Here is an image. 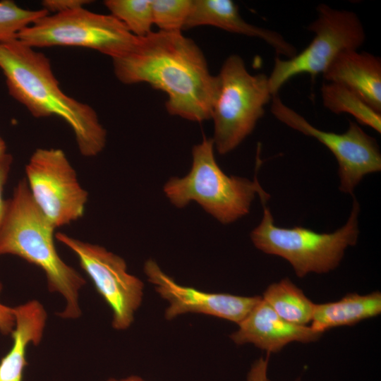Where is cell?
<instances>
[{
  "label": "cell",
  "instance_id": "obj_8",
  "mask_svg": "<svg viewBox=\"0 0 381 381\" xmlns=\"http://www.w3.org/2000/svg\"><path fill=\"white\" fill-rule=\"evenodd\" d=\"M317 19L308 26L315 34L308 46L291 58H275L268 76L272 96L293 77L302 73L312 76L323 74L341 53L357 50L363 44L364 28L355 13L324 4L317 7Z\"/></svg>",
  "mask_w": 381,
  "mask_h": 381
},
{
  "label": "cell",
  "instance_id": "obj_28",
  "mask_svg": "<svg viewBox=\"0 0 381 381\" xmlns=\"http://www.w3.org/2000/svg\"><path fill=\"white\" fill-rule=\"evenodd\" d=\"M6 154L7 152L6 143L3 138L0 136V159Z\"/></svg>",
  "mask_w": 381,
  "mask_h": 381
},
{
  "label": "cell",
  "instance_id": "obj_21",
  "mask_svg": "<svg viewBox=\"0 0 381 381\" xmlns=\"http://www.w3.org/2000/svg\"><path fill=\"white\" fill-rule=\"evenodd\" d=\"M49 14L44 8L31 10L10 0L0 1V43L17 37L24 28Z\"/></svg>",
  "mask_w": 381,
  "mask_h": 381
},
{
  "label": "cell",
  "instance_id": "obj_5",
  "mask_svg": "<svg viewBox=\"0 0 381 381\" xmlns=\"http://www.w3.org/2000/svg\"><path fill=\"white\" fill-rule=\"evenodd\" d=\"M212 138H204L192 149L193 163L183 178L170 179L164 192L177 207L198 202L222 224L232 223L247 214L258 195L266 193L256 176L254 181L226 175L217 164Z\"/></svg>",
  "mask_w": 381,
  "mask_h": 381
},
{
  "label": "cell",
  "instance_id": "obj_23",
  "mask_svg": "<svg viewBox=\"0 0 381 381\" xmlns=\"http://www.w3.org/2000/svg\"><path fill=\"white\" fill-rule=\"evenodd\" d=\"M91 2L92 1L88 0H44L42 4L43 8L48 12L59 13L84 7L85 5Z\"/></svg>",
  "mask_w": 381,
  "mask_h": 381
},
{
  "label": "cell",
  "instance_id": "obj_19",
  "mask_svg": "<svg viewBox=\"0 0 381 381\" xmlns=\"http://www.w3.org/2000/svg\"><path fill=\"white\" fill-rule=\"evenodd\" d=\"M321 96L323 105L332 112L350 114L358 123L381 133V113L351 90L339 84L324 83Z\"/></svg>",
  "mask_w": 381,
  "mask_h": 381
},
{
  "label": "cell",
  "instance_id": "obj_11",
  "mask_svg": "<svg viewBox=\"0 0 381 381\" xmlns=\"http://www.w3.org/2000/svg\"><path fill=\"white\" fill-rule=\"evenodd\" d=\"M271 112L283 123L315 138L331 151L338 163L341 192L353 194L365 175L381 170V154L377 141L356 122L349 121L347 131L341 134L324 131L284 104L277 95L272 97Z\"/></svg>",
  "mask_w": 381,
  "mask_h": 381
},
{
  "label": "cell",
  "instance_id": "obj_22",
  "mask_svg": "<svg viewBox=\"0 0 381 381\" xmlns=\"http://www.w3.org/2000/svg\"><path fill=\"white\" fill-rule=\"evenodd\" d=\"M191 4L192 0H152L153 24L160 31L181 32Z\"/></svg>",
  "mask_w": 381,
  "mask_h": 381
},
{
  "label": "cell",
  "instance_id": "obj_17",
  "mask_svg": "<svg viewBox=\"0 0 381 381\" xmlns=\"http://www.w3.org/2000/svg\"><path fill=\"white\" fill-rule=\"evenodd\" d=\"M380 313V292L349 293L337 301L315 304L310 327L322 334L334 327L353 325Z\"/></svg>",
  "mask_w": 381,
  "mask_h": 381
},
{
  "label": "cell",
  "instance_id": "obj_3",
  "mask_svg": "<svg viewBox=\"0 0 381 381\" xmlns=\"http://www.w3.org/2000/svg\"><path fill=\"white\" fill-rule=\"evenodd\" d=\"M56 228L35 202L25 179L15 187L0 226V255L20 257L44 271L48 289L66 301L58 315L76 319L81 315L79 291L85 279L59 256L54 243Z\"/></svg>",
  "mask_w": 381,
  "mask_h": 381
},
{
  "label": "cell",
  "instance_id": "obj_20",
  "mask_svg": "<svg viewBox=\"0 0 381 381\" xmlns=\"http://www.w3.org/2000/svg\"><path fill=\"white\" fill-rule=\"evenodd\" d=\"M104 4L135 36L145 37L152 31V0H106Z\"/></svg>",
  "mask_w": 381,
  "mask_h": 381
},
{
  "label": "cell",
  "instance_id": "obj_24",
  "mask_svg": "<svg viewBox=\"0 0 381 381\" xmlns=\"http://www.w3.org/2000/svg\"><path fill=\"white\" fill-rule=\"evenodd\" d=\"M12 161V156L8 153L0 159V226L4 216L7 201L4 198V188L9 174Z\"/></svg>",
  "mask_w": 381,
  "mask_h": 381
},
{
  "label": "cell",
  "instance_id": "obj_12",
  "mask_svg": "<svg viewBox=\"0 0 381 381\" xmlns=\"http://www.w3.org/2000/svg\"><path fill=\"white\" fill-rule=\"evenodd\" d=\"M144 272L157 293L169 303L164 317L171 320L185 313H202L239 324L260 300L261 296H241L208 293L182 286L164 273L155 261L147 260Z\"/></svg>",
  "mask_w": 381,
  "mask_h": 381
},
{
  "label": "cell",
  "instance_id": "obj_25",
  "mask_svg": "<svg viewBox=\"0 0 381 381\" xmlns=\"http://www.w3.org/2000/svg\"><path fill=\"white\" fill-rule=\"evenodd\" d=\"M268 363L269 354L266 358L260 357L256 360L248 373L246 381H271L267 375Z\"/></svg>",
  "mask_w": 381,
  "mask_h": 381
},
{
  "label": "cell",
  "instance_id": "obj_1",
  "mask_svg": "<svg viewBox=\"0 0 381 381\" xmlns=\"http://www.w3.org/2000/svg\"><path fill=\"white\" fill-rule=\"evenodd\" d=\"M112 61L122 83H145L163 91L169 114L197 122L210 119L217 77L201 49L181 32L152 31Z\"/></svg>",
  "mask_w": 381,
  "mask_h": 381
},
{
  "label": "cell",
  "instance_id": "obj_26",
  "mask_svg": "<svg viewBox=\"0 0 381 381\" xmlns=\"http://www.w3.org/2000/svg\"><path fill=\"white\" fill-rule=\"evenodd\" d=\"M3 285L0 282V294ZM15 327V316L13 308L4 305L0 301V332L3 334H11Z\"/></svg>",
  "mask_w": 381,
  "mask_h": 381
},
{
  "label": "cell",
  "instance_id": "obj_14",
  "mask_svg": "<svg viewBox=\"0 0 381 381\" xmlns=\"http://www.w3.org/2000/svg\"><path fill=\"white\" fill-rule=\"evenodd\" d=\"M210 25L228 32L256 37L271 46L277 54L287 59L297 54L296 49L276 31L247 23L231 0H192L183 30Z\"/></svg>",
  "mask_w": 381,
  "mask_h": 381
},
{
  "label": "cell",
  "instance_id": "obj_4",
  "mask_svg": "<svg viewBox=\"0 0 381 381\" xmlns=\"http://www.w3.org/2000/svg\"><path fill=\"white\" fill-rule=\"evenodd\" d=\"M260 198L263 216L250 233L251 241L263 253L287 260L298 277L310 272L322 274L334 270L342 260L345 250L356 244L360 206L354 197L347 222L332 233H318L302 226H277L266 206L270 195L266 193Z\"/></svg>",
  "mask_w": 381,
  "mask_h": 381
},
{
  "label": "cell",
  "instance_id": "obj_13",
  "mask_svg": "<svg viewBox=\"0 0 381 381\" xmlns=\"http://www.w3.org/2000/svg\"><path fill=\"white\" fill-rule=\"evenodd\" d=\"M238 325V329L230 335L236 344H253L268 354L279 352L292 341L308 343L317 341L322 336V333L310 327L284 320L262 297Z\"/></svg>",
  "mask_w": 381,
  "mask_h": 381
},
{
  "label": "cell",
  "instance_id": "obj_16",
  "mask_svg": "<svg viewBox=\"0 0 381 381\" xmlns=\"http://www.w3.org/2000/svg\"><path fill=\"white\" fill-rule=\"evenodd\" d=\"M13 310L15 316V327L11 333L13 343L0 361V381H23L28 346L40 343L47 318L43 305L35 299L13 308Z\"/></svg>",
  "mask_w": 381,
  "mask_h": 381
},
{
  "label": "cell",
  "instance_id": "obj_18",
  "mask_svg": "<svg viewBox=\"0 0 381 381\" xmlns=\"http://www.w3.org/2000/svg\"><path fill=\"white\" fill-rule=\"evenodd\" d=\"M284 320L305 326L311 322L315 303L289 278L270 284L262 297Z\"/></svg>",
  "mask_w": 381,
  "mask_h": 381
},
{
  "label": "cell",
  "instance_id": "obj_15",
  "mask_svg": "<svg viewBox=\"0 0 381 381\" xmlns=\"http://www.w3.org/2000/svg\"><path fill=\"white\" fill-rule=\"evenodd\" d=\"M328 83L351 90L381 113V60L370 53L347 50L341 53L322 74Z\"/></svg>",
  "mask_w": 381,
  "mask_h": 381
},
{
  "label": "cell",
  "instance_id": "obj_2",
  "mask_svg": "<svg viewBox=\"0 0 381 381\" xmlns=\"http://www.w3.org/2000/svg\"><path fill=\"white\" fill-rule=\"evenodd\" d=\"M0 69L9 95L35 118L56 116L72 128L80 154L94 157L107 142V132L96 111L65 94L49 59L14 38L0 43Z\"/></svg>",
  "mask_w": 381,
  "mask_h": 381
},
{
  "label": "cell",
  "instance_id": "obj_27",
  "mask_svg": "<svg viewBox=\"0 0 381 381\" xmlns=\"http://www.w3.org/2000/svg\"><path fill=\"white\" fill-rule=\"evenodd\" d=\"M107 381H145L137 375H131L122 379L109 378Z\"/></svg>",
  "mask_w": 381,
  "mask_h": 381
},
{
  "label": "cell",
  "instance_id": "obj_6",
  "mask_svg": "<svg viewBox=\"0 0 381 381\" xmlns=\"http://www.w3.org/2000/svg\"><path fill=\"white\" fill-rule=\"evenodd\" d=\"M217 77V88L211 109L214 145L224 155L238 146L263 116L272 99L268 76L248 72L243 59L231 54Z\"/></svg>",
  "mask_w": 381,
  "mask_h": 381
},
{
  "label": "cell",
  "instance_id": "obj_7",
  "mask_svg": "<svg viewBox=\"0 0 381 381\" xmlns=\"http://www.w3.org/2000/svg\"><path fill=\"white\" fill-rule=\"evenodd\" d=\"M16 38L34 49L80 47L95 49L112 59L126 54L138 40L112 15L93 13L84 7L47 14L21 30Z\"/></svg>",
  "mask_w": 381,
  "mask_h": 381
},
{
  "label": "cell",
  "instance_id": "obj_9",
  "mask_svg": "<svg viewBox=\"0 0 381 381\" xmlns=\"http://www.w3.org/2000/svg\"><path fill=\"white\" fill-rule=\"evenodd\" d=\"M25 174L35 202L56 229L83 216L88 193L62 150L37 148Z\"/></svg>",
  "mask_w": 381,
  "mask_h": 381
},
{
  "label": "cell",
  "instance_id": "obj_10",
  "mask_svg": "<svg viewBox=\"0 0 381 381\" xmlns=\"http://www.w3.org/2000/svg\"><path fill=\"white\" fill-rule=\"evenodd\" d=\"M55 237L77 256L81 268L111 308L112 327L117 330L130 327L142 303L143 282L128 272L122 258L105 248L64 233H57Z\"/></svg>",
  "mask_w": 381,
  "mask_h": 381
}]
</instances>
